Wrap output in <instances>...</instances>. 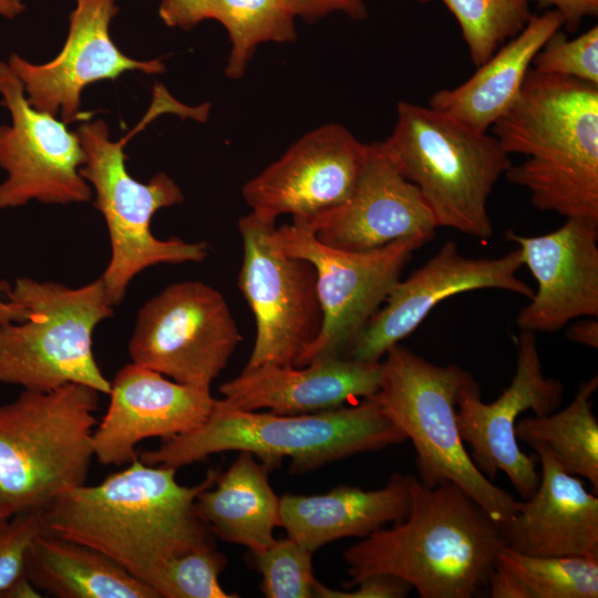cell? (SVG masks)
I'll return each mask as SVG.
<instances>
[{
    "mask_svg": "<svg viewBox=\"0 0 598 598\" xmlns=\"http://www.w3.org/2000/svg\"><path fill=\"white\" fill-rule=\"evenodd\" d=\"M176 471L136 458L97 485L60 495L39 513L41 529L101 551L156 590L171 560L213 542L195 502L220 471L208 470L195 486L178 484Z\"/></svg>",
    "mask_w": 598,
    "mask_h": 598,
    "instance_id": "cell-1",
    "label": "cell"
},
{
    "mask_svg": "<svg viewBox=\"0 0 598 598\" xmlns=\"http://www.w3.org/2000/svg\"><path fill=\"white\" fill-rule=\"evenodd\" d=\"M408 517L349 546L351 580L374 574L405 580L422 598H473L488 579L504 546L499 524L452 482L427 487L409 474Z\"/></svg>",
    "mask_w": 598,
    "mask_h": 598,
    "instance_id": "cell-2",
    "label": "cell"
},
{
    "mask_svg": "<svg viewBox=\"0 0 598 598\" xmlns=\"http://www.w3.org/2000/svg\"><path fill=\"white\" fill-rule=\"evenodd\" d=\"M491 130L508 155L526 156L505 175L535 208L598 223V85L532 68Z\"/></svg>",
    "mask_w": 598,
    "mask_h": 598,
    "instance_id": "cell-3",
    "label": "cell"
},
{
    "mask_svg": "<svg viewBox=\"0 0 598 598\" xmlns=\"http://www.w3.org/2000/svg\"><path fill=\"white\" fill-rule=\"evenodd\" d=\"M404 441L405 434L374 395L352 406L291 415L245 411L216 399L199 427L163 439L159 447L142 452L138 458L147 465L178 468L215 453L247 451L269 471L290 457L291 472L303 473Z\"/></svg>",
    "mask_w": 598,
    "mask_h": 598,
    "instance_id": "cell-4",
    "label": "cell"
},
{
    "mask_svg": "<svg viewBox=\"0 0 598 598\" xmlns=\"http://www.w3.org/2000/svg\"><path fill=\"white\" fill-rule=\"evenodd\" d=\"M1 290L0 382L38 392L79 383L110 393L93 353L94 329L114 312L101 278L79 288L18 278Z\"/></svg>",
    "mask_w": 598,
    "mask_h": 598,
    "instance_id": "cell-5",
    "label": "cell"
},
{
    "mask_svg": "<svg viewBox=\"0 0 598 598\" xmlns=\"http://www.w3.org/2000/svg\"><path fill=\"white\" fill-rule=\"evenodd\" d=\"M99 394L69 383L48 392L23 390L0 405V508L8 517L41 513L85 484Z\"/></svg>",
    "mask_w": 598,
    "mask_h": 598,
    "instance_id": "cell-6",
    "label": "cell"
},
{
    "mask_svg": "<svg viewBox=\"0 0 598 598\" xmlns=\"http://www.w3.org/2000/svg\"><path fill=\"white\" fill-rule=\"evenodd\" d=\"M379 143L419 188L437 228L483 240L492 236L488 197L513 165L494 135L430 106L400 102L392 133Z\"/></svg>",
    "mask_w": 598,
    "mask_h": 598,
    "instance_id": "cell-7",
    "label": "cell"
},
{
    "mask_svg": "<svg viewBox=\"0 0 598 598\" xmlns=\"http://www.w3.org/2000/svg\"><path fill=\"white\" fill-rule=\"evenodd\" d=\"M169 112L168 104L154 96L151 109L128 135L110 138L103 120L85 121L75 131L85 153L81 176L95 192L93 206L105 219L111 258L101 276L111 306L122 302L132 279L144 269L159 264L200 262L208 256L204 241L187 243L178 237L158 239L151 231L154 214L179 204L184 195L165 173L148 183L134 179L126 169L124 146L154 117Z\"/></svg>",
    "mask_w": 598,
    "mask_h": 598,
    "instance_id": "cell-8",
    "label": "cell"
},
{
    "mask_svg": "<svg viewBox=\"0 0 598 598\" xmlns=\"http://www.w3.org/2000/svg\"><path fill=\"white\" fill-rule=\"evenodd\" d=\"M384 357L374 398L412 442L421 483L434 487L452 482L495 522H506L518 501L478 471L457 426V400L475 381L473 375L454 363L434 364L399 343Z\"/></svg>",
    "mask_w": 598,
    "mask_h": 598,
    "instance_id": "cell-9",
    "label": "cell"
},
{
    "mask_svg": "<svg viewBox=\"0 0 598 598\" xmlns=\"http://www.w3.org/2000/svg\"><path fill=\"white\" fill-rule=\"evenodd\" d=\"M275 223L252 210L238 220L244 252L237 285L256 320L248 369L293 365L323 324L316 268L281 249Z\"/></svg>",
    "mask_w": 598,
    "mask_h": 598,
    "instance_id": "cell-10",
    "label": "cell"
},
{
    "mask_svg": "<svg viewBox=\"0 0 598 598\" xmlns=\"http://www.w3.org/2000/svg\"><path fill=\"white\" fill-rule=\"evenodd\" d=\"M277 240L289 256L310 261L317 271L323 324L316 341L295 367L347 358L367 324L381 308L413 252L425 243L403 238L368 251H347L320 243L300 220L277 228Z\"/></svg>",
    "mask_w": 598,
    "mask_h": 598,
    "instance_id": "cell-11",
    "label": "cell"
},
{
    "mask_svg": "<svg viewBox=\"0 0 598 598\" xmlns=\"http://www.w3.org/2000/svg\"><path fill=\"white\" fill-rule=\"evenodd\" d=\"M241 333L224 296L197 280L169 285L140 309L128 341L133 363L210 391Z\"/></svg>",
    "mask_w": 598,
    "mask_h": 598,
    "instance_id": "cell-12",
    "label": "cell"
},
{
    "mask_svg": "<svg viewBox=\"0 0 598 598\" xmlns=\"http://www.w3.org/2000/svg\"><path fill=\"white\" fill-rule=\"evenodd\" d=\"M0 94L12 120L0 126V167L8 173L0 184V208L33 199L62 205L90 202L92 188L80 174L85 153L76 133L32 107L23 83L1 61Z\"/></svg>",
    "mask_w": 598,
    "mask_h": 598,
    "instance_id": "cell-13",
    "label": "cell"
},
{
    "mask_svg": "<svg viewBox=\"0 0 598 598\" xmlns=\"http://www.w3.org/2000/svg\"><path fill=\"white\" fill-rule=\"evenodd\" d=\"M516 371L511 384L493 402L484 403L476 381L465 386L457 400L456 420L463 442L481 473L493 481L504 472L517 493L529 498L539 483L537 456L523 453L515 436L516 419L525 411L542 416L559 406L563 383L545 377L535 332L517 338Z\"/></svg>",
    "mask_w": 598,
    "mask_h": 598,
    "instance_id": "cell-14",
    "label": "cell"
},
{
    "mask_svg": "<svg viewBox=\"0 0 598 598\" xmlns=\"http://www.w3.org/2000/svg\"><path fill=\"white\" fill-rule=\"evenodd\" d=\"M370 150L344 126L323 125L249 179L243 197L252 212L274 219L291 214L293 219L310 220L348 200Z\"/></svg>",
    "mask_w": 598,
    "mask_h": 598,
    "instance_id": "cell-15",
    "label": "cell"
},
{
    "mask_svg": "<svg viewBox=\"0 0 598 598\" xmlns=\"http://www.w3.org/2000/svg\"><path fill=\"white\" fill-rule=\"evenodd\" d=\"M523 265L519 248L497 258H468L454 240L446 241L421 268L393 286L347 358L381 362L439 302L457 293L493 288L530 299L534 290L516 276Z\"/></svg>",
    "mask_w": 598,
    "mask_h": 598,
    "instance_id": "cell-16",
    "label": "cell"
},
{
    "mask_svg": "<svg viewBox=\"0 0 598 598\" xmlns=\"http://www.w3.org/2000/svg\"><path fill=\"white\" fill-rule=\"evenodd\" d=\"M116 0H75L69 16V33L61 52L51 61L33 64L11 54L8 65L23 83L28 102L38 111L61 115L65 124L82 114L81 93L101 80H113L126 71L150 75L163 73L161 59L137 61L120 51L110 35V23L118 13Z\"/></svg>",
    "mask_w": 598,
    "mask_h": 598,
    "instance_id": "cell-17",
    "label": "cell"
},
{
    "mask_svg": "<svg viewBox=\"0 0 598 598\" xmlns=\"http://www.w3.org/2000/svg\"><path fill=\"white\" fill-rule=\"evenodd\" d=\"M110 403L93 431L94 457L122 466L138 458L136 445L148 437L167 439L199 427L215 400L210 391L175 381L128 363L111 381Z\"/></svg>",
    "mask_w": 598,
    "mask_h": 598,
    "instance_id": "cell-18",
    "label": "cell"
},
{
    "mask_svg": "<svg viewBox=\"0 0 598 598\" xmlns=\"http://www.w3.org/2000/svg\"><path fill=\"white\" fill-rule=\"evenodd\" d=\"M506 239L518 245L523 264L537 282L516 324L522 331L554 332L571 320L598 317V223L566 218L556 230Z\"/></svg>",
    "mask_w": 598,
    "mask_h": 598,
    "instance_id": "cell-19",
    "label": "cell"
},
{
    "mask_svg": "<svg viewBox=\"0 0 598 598\" xmlns=\"http://www.w3.org/2000/svg\"><path fill=\"white\" fill-rule=\"evenodd\" d=\"M358 184L342 205L302 221L322 244L368 251L403 238L425 244L437 228L419 188L372 143ZM299 220V219H296Z\"/></svg>",
    "mask_w": 598,
    "mask_h": 598,
    "instance_id": "cell-20",
    "label": "cell"
},
{
    "mask_svg": "<svg viewBox=\"0 0 598 598\" xmlns=\"http://www.w3.org/2000/svg\"><path fill=\"white\" fill-rule=\"evenodd\" d=\"M542 470L535 493L499 524L504 546L532 556L598 560V498L567 473L549 448L529 444Z\"/></svg>",
    "mask_w": 598,
    "mask_h": 598,
    "instance_id": "cell-21",
    "label": "cell"
},
{
    "mask_svg": "<svg viewBox=\"0 0 598 598\" xmlns=\"http://www.w3.org/2000/svg\"><path fill=\"white\" fill-rule=\"evenodd\" d=\"M381 362L330 358L303 367L262 364L245 368L219 386L221 401L245 411L309 414L343 406L379 390Z\"/></svg>",
    "mask_w": 598,
    "mask_h": 598,
    "instance_id": "cell-22",
    "label": "cell"
},
{
    "mask_svg": "<svg viewBox=\"0 0 598 598\" xmlns=\"http://www.w3.org/2000/svg\"><path fill=\"white\" fill-rule=\"evenodd\" d=\"M410 508L408 475L393 473L378 489L341 485L324 494H286L280 497L279 526L313 553L333 540L364 538L389 523H400Z\"/></svg>",
    "mask_w": 598,
    "mask_h": 598,
    "instance_id": "cell-23",
    "label": "cell"
},
{
    "mask_svg": "<svg viewBox=\"0 0 598 598\" xmlns=\"http://www.w3.org/2000/svg\"><path fill=\"white\" fill-rule=\"evenodd\" d=\"M563 24V16L554 9L532 14L523 30L468 80L433 93L429 106L476 131L487 132L516 100L535 55Z\"/></svg>",
    "mask_w": 598,
    "mask_h": 598,
    "instance_id": "cell-24",
    "label": "cell"
},
{
    "mask_svg": "<svg viewBox=\"0 0 598 598\" xmlns=\"http://www.w3.org/2000/svg\"><path fill=\"white\" fill-rule=\"evenodd\" d=\"M268 472L252 453L240 451L215 484L197 496V514L212 533L250 553L262 551L276 540L280 497L269 484Z\"/></svg>",
    "mask_w": 598,
    "mask_h": 598,
    "instance_id": "cell-25",
    "label": "cell"
},
{
    "mask_svg": "<svg viewBox=\"0 0 598 598\" xmlns=\"http://www.w3.org/2000/svg\"><path fill=\"white\" fill-rule=\"evenodd\" d=\"M24 574L40 591L58 598H159L101 551L42 529L27 549Z\"/></svg>",
    "mask_w": 598,
    "mask_h": 598,
    "instance_id": "cell-26",
    "label": "cell"
},
{
    "mask_svg": "<svg viewBox=\"0 0 598 598\" xmlns=\"http://www.w3.org/2000/svg\"><path fill=\"white\" fill-rule=\"evenodd\" d=\"M598 377L581 382L571 402L556 413L528 416L515 425V436L526 444L546 445L569 474L586 478L598 491V421L591 396Z\"/></svg>",
    "mask_w": 598,
    "mask_h": 598,
    "instance_id": "cell-27",
    "label": "cell"
},
{
    "mask_svg": "<svg viewBox=\"0 0 598 598\" xmlns=\"http://www.w3.org/2000/svg\"><path fill=\"white\" fill-rule=\"evenodd\" d=\"M295 18L285 0H214L210 19L224 25L231 43L225 75L240 79L260 43L295 41Z\"/></svg>",
    "mask_w": 598,
    "mask_h": 598,
    "instance_id": "cell-28",
    "label": "cell"
},
{
    "mask_svg": "<svg viewBox=\"0 0 598 598\" xmlns=\"http://www.w3.org/2000/svg\"><path fill=\"white\" fill-rule=\"evenodd\" d=\"M429 3L432 0H416ZM454 16L473 64L478 68L518 34L532 11L528 0H440Z\"/></svg>",
    "mask_w": 598,
    "mask_h": 598,
    "instance_id": "cell-29",
    "label": "cell"
},
{
    "mask_svg": "<svg viewBox=\"0 0 598 598\" xmlns=\"http://www.w3.org/2000/svg\"><path fill=\"white\" fill-rule=\"evenodd\" d=\"M525 585L532 598H597L598 560L584 557H540L503 546L498 554Z\"/></svg>",
    "mask_w": 598,
    "mask_h": 598,
    "instance_id": "cell-30",
    "label": "cell"
},
{
    "mask_svg": "<svg viewBox=\"0 0 598 598\" xmlns=\"http://www.w3.org/2000/svg\"><path fill=\"white\" fill-rule=\"evenodd\" d=\"M261 574V591L267 598H311L316 578L312 551L290 537L276 539L268 548L251 553Z\"/></svg>",
    "mask_w": 598,
    "mask_h": 598,
    "instance_id": "cell-31",
    "label": "cell"
},
{
    "mask_svg": "<svg viewBox=\"0 0 598 598\" xmlns=\"http://www.w3.org/2000/svg\"><path fill=\"white\" fill-rule=\"evenodd\" d=\"M227 558L213 542L190 550L165 567L156 586L159 598H236L225 591L219 575Z\"/></svg>",
    "mask_w": 598,
    "mask_h": 598,
    "instance_id": "cell-32",
    "label": "cell"
},
{
    "mask_svg": "<svg viewBox=\"0 0 598 598\" xmlns=\"http://www.w3.org/2000/svg\"><path fill=\"white\" fill-rule=\"evenodd\" d=\"M532 68L598 85V27L571 40L558 30L535 55Z\"/></svg>",
    "mask_w": 598,
    "mask_h": 598,
    "instance_id": "cell-33",
    "label": "cell"
},
{
    "mask_svg": "<svg viewBox=\"0 0 598 598\" xmlns=\"http://www.w3.org/2000/svg\"><path fill=\"white\" fill-rule=\"evenodd\" d=\"M40 529L39 513L12 516L0 527V592L24 574L27 549Z\"/></svg>",
    "mask_w": 598,
    "mask_h": 598,
    "instance_id": "cell-34",
    "label": "cell"
},
{
    "mask_svg": "<svg viewBox=\"0 0 598 598\" xmlns=\"http://www.w3.org/2000/svg\"><path fill=\"white\" fill-rule=\"evenodd\" d=\"M351 591L331 589L316 580L313 597L317 598H403L413 589L405 580L386 574H374L362 578Z\"/></svg>",
    "mask_w": 598,
    "mask_h": 598,
    "instance_id": "cell-35",
    "label": "cell"
},
{
    "mask_svg": "<svg viewBox=\"0 0 598 598\" xmlns=\"http://www.w3.org/2000/svg\"><path fill=\"white\" fill-rule=\"evenodd\" d=\"M295 17L315 22L329 13L342 12L360 21L367 18L364 0H285Z\"/></svg>",
    "mask_w": 598,
    "mask_h": 598,
    "instance_id": "cell-36",
    "label": "cell"
},
{
    "mask_svg": "<svg viewBox=\"0 0 598 598\" xmlns=\"http://www.w3.org/2000/svg\"><path fill=\"white\" fill-rule=\"evenodd\" d=\"M214 0H162L159 17L168 27L190 30L210 19Z\"/></svg>",
    "mask_w": 598,
    "mask_h": 598,
    "instance_id": "cell-37",
    "label": "cell"
},
{
    "mask_svg": "<svg viewBox=\"0 0 598 598\" xmlns=\"http://www.w3.org/2000/svg\"><path fill=\"white\" fill-rule=\"evenodd\" d=\"M542 9L557 10L564 19L563 27L576 32L582 20L598 14V0H528Z\"/></svg>",
    "mask_w": 598,
    "mask_h": 598,
    "instance_id": "cell-38",
    "label": "cell"
},
{
    "mask_svg": "<svg viewBox=\"0 0 598 598\" xmlns=\"http://www.w3.org/2000/svg\"><path fill=\"white\" fill-rule=\"evenodd\" d=\"M487 592L492 598H532L520 579L498 557L489 575Z\"/></svg>",
    "mask_w": 598,
    "mask_h": 598,
    "instance_id": "cell-39",
    "label": "cell"
},
{
    "mask_svg": "<svg viewBox=\"0 0 598 598\" xmlns=\"http://www.w3.org/2000/svg\"><path fill=\"white\" fill-rule=\"evenodd\" d=\"M567 337L574 342L596 349L598 347L597 318L589 317L573 323L568 328Z\"/></svg>",
    "mask_w": 598,
    "mask_h": 598,
    "instance_id": "cell-40",
    "label": "cell"
},
{
    "mask_svg": "<svg viewBox=\"0 0 598 598\" xmlns=\"http://www.w3.org/2000/svg\"><path fill=\"white\" fill-rule=\"evenodd\" d=\"M41 591L31 582L25 574L18 577L0 592V598H39Z\"/></svg>",
    "mask_w": 598,
    "mask_h": 598,
    "instance_id": "cell-41",
    "label": "cell"
},
{
    "mask_svg": "<svg viewBox=\"0 0 598 598\" xmlns=\"http://www.w3.org/2000/svg\"><path fill=\"white\" fill-rule=\"evenodd\" d=\"M24 9L22 0H0V14L7 18H14Z\"/></svg>",
    "mask_w": 598,
    "mask_h": 598,
    "instance_id": "cell-42",
    "label": "cell"
},
{
    "mask_svg": "<svg viewBox=\"0 0 598 598\" xmlns=\"http://www.w3.org/2000/svg\"><path fill=\"white\" fill-rule=\"evenodd\" d=\"M10 519V517H8L3 512L2 509L0 508V527H2L3 525H6L8 523V520Z\"/></svg>",
    "mask_w": 598,
    "mask_h": 598,
    "instance_id": "cell-43",
    "label": "cell"
}]
</instances>
